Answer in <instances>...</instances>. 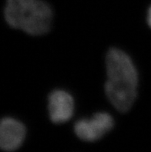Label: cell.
Masks as SVG:
<instances>
[{"label":"cell","mask_w":151,"mask_h":152,"mask_svg":"<svg viewBox=\"0 0 151 152\" xmlns=\"http://www.w3.org/2000/svg\"><path fill=\"white\" fill-rule=\"evenodd\" d=\"M106 65V94L117 110L125 113L133 106L136 96L138 77L135 66L130 58L117 48L108 51Z\"/></svg>","instance_id":"6da1fadb"},{"label":"cell","mask_w":151,"mask_h":152,"mask_svg":"<svg viewBox=\"0 0 151 152\" xmlns=\"http://www.w3.org/2000/svg\"><path fill=\"white\" fill-rule=\"evenodd\" d=\"M53 21V11L48 3L43 0H35L27 12L21 29L33 36H40L48 33Z\"/></svg>","instance_id":"7a4b0ae2"},{"label":"cell","mask_w":151,"mask_h":152,"mask_svg":"<svg viewBox=\"0 0 151 152\" xmlns=\"http://www.w3.org/2000/svg\"><path fill=\"white\" fill-rule=\"evenodd\" d=\"M114 125L113 118L107 113H97L91 119H82L76 123L75 133L80 139L92 142L103 137Z\"/></svg>","instance_id":"3957f363"},{"label":"cell","mask_w":151,"mask_h":152,"mask_svg":"<svg viewBox=\"0 0 151 152\" xmlns=\"http://www.w3.org/2000/svg\"><path fill=\"white\" fill-rule=\"evenodd\" d=\"M23 124L11 118H5L0 124V146L5 151H14L21 146L25 139Z\"/></svg>","instance_id":"277c9868"},{"label":"cell","mask_w":151,"mask_h":152,"mask_svg":"<svg viewBox=\"0 0 151 152\" xmlns=\"http://www.w3.org/2000/svg\"><path fill=\"white\" fill-rule=\"evenodd\" d=\"M48 107L52 121L55 124L64 123L73 116L74 102L69 94L63 91H55L49 96Z\"/></svg>","instance_id":"5b68a950"},{"label":"cell","mask_w":151,"mask_h":152,"mask_svg":"<svg viewBox=\"0 0 151 152\" xmlns=\"http://www.w3.org/2000/svg\"><path fill=\"white\" fill-rule=\"evenodd\" d=\"M35 0H6L4 15L7 23L12 28L21 29L27 12Z\"/></svg>","instance_id":"8992f818"},{"label":"cell","mask_w":151,"mask_h":152,"mask_svg":"<svg viewBox=\"0 0 151 152\" xmlns=\"http://www.w3.org/2000/svg\"><path fill=\"white\" fill-rule=\"evenodd\" d=\"M147 22L149 23V26L151 27V6L149 9L148 11V17H147Z\"/></svg>","instance_id":"52a82bcc"}]
</instances>
